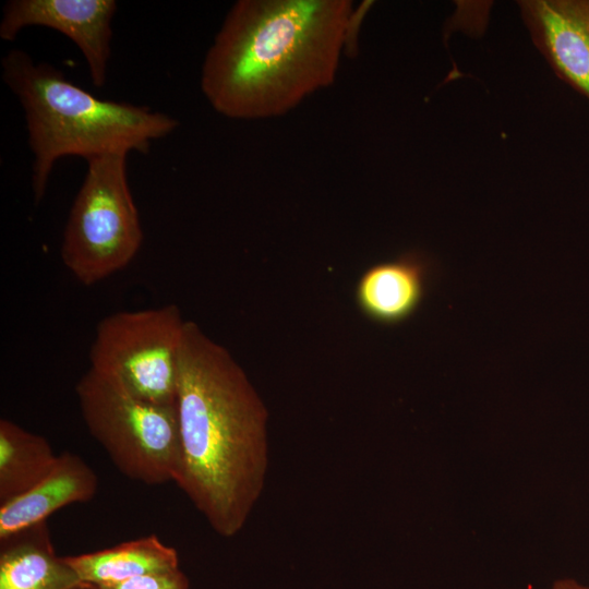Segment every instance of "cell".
Returning a JSON list of instances; mask_svg holds the SVG:
<instances>
[{
	"mask_svg": "<svg viewBox=\"0 0 589 589\" xmlns=\"http://www.w3.org/2000/svg\"><path fill=\"white\" fill-rule=\"evenodd\" d=\"M49 442L9 419L0 420V504L31 490L53 468Z\"/></svg>",
	"mask_w": 589,
	"mask_h": 589,
	"instance_id": "obj_13",
	"label": "cell"
},
{
	"mask_svg": "<svg viewBox=\"0 0 589 589\" xmlns=\"http://www.w3.org/2000/svg\"><path fill=\"white\" fill-rule=\"evenodd\" d=\"M124 153L87 160L84 181L63 231L61 260L73 277L93 286L127 267L143 242Z\"/></svg>",
	"mask_w": 589,
	"mask_h": 589,
	"instance_id": "obj_5",
	"label": "cell"
},
{
	"mask_svg": "<svg viewBox=\"0 0 589 589\" xmlns=\"http://www.w3.org/2000/svg\"><path fill=\"white\" fill-rule=\"evenodd\" d=\"M551 589H589L588 586L581 585L575 579L564 578L556 580Z\"/></svg>",
	"mask_w": 589,
	"mask_h": 589,
	"instance_id": "obj_15",
	"label": "cell"
},
{
	"mask_svg": "<svg viewBox=\"0 0 589 589\" xmlns=\"http://www.w3.org/2000/svg\"><path fill=\"white\" fill-rule=\"evenodd\" d=\"M75 393L89 434L123 476L149 485L176 482L181 459L176 404L141 399L92 369Z\"/></svg>",
	"mask_w": 589,
	"mask_h": 589,
	"instance_id": "obj_4",
	"label": "cell"
},
{
	"mask_svg": "<svg viewBox=\"0 0 589 589\" xmlns=\"http://www.w3.org/2000/svg\"><path fill=\"white\" fill-rule=\"evenodd\" d=\"M97 486L96 473L79 455L59 454L53 468L40 482L0 504V541L46 521L61 507L92 500Z\"/></svg>",
	"mask_w": 589,
	"mask_h": 589,
	"instance_id": "obj_10",
	"label": "cell"
},
{
	"mask_svg": "<svg viewBox=\"0 0 589 589\" xmlns=\"http://www.w3.org/2000/svg\"><path fill=\"white\" fill-rule=\"evenodd\" d=\"M518 3L532 41L556 75L589 100V0Z\"/></svg>",
	"mask_w": 589,
	"mask_h": 589,
	"instance_id": "obj_8",
	"label": "cell"
},
{
	"mask_svg": "<svg viewBox=\"0 0 589 589\" xmlns=\"http://www.w3.org/2000/svg\"><path fill=\"white\" fill-rule=\"evenodd\" d=\"M86 589L179 567L177 551L155 534L80 555L64 556Z\"/></svg>",
	"mask_w": 589,
	"mask_h": 589,
	"instance_id": "obj_12",
	"label": "cell"
},
{
	"mask_svg": "<svg viewBox=\"0 0 589 589\" xmlns=\"http://www.w3.org/2000/svg\"><path fill=\"white\" fill-rule=\"evenodd\" d=\"M115 0H10L3 7L0 38L14 40L28 26L56 29L80 49L92 83L105 85L111 58Z\"/></svg>",
	"mask_w": 589,
	"mask_h": 589,
	"instance_id": "obj_7",
	"label": "cell"
},
{
	"mask_svg": "<svg viewBox=\"0 0 589 589\" xmlns=\"http://www.w3.org/2000/svg\"><path fill=\"white\" fill-rule=\"evenodd\" d=\"M91 589H190V582L178 567L147 573L116 584L94 586Z\"/></svg>",
	"mask_w": 589,
	"mask_h": 589,
	"instance_id": "obj_14",
	"label": "cell"
},
{
	"mask_svg": "<svg viewBox=\"0 0 589 589\" xmlns=\"http://www.w3.org/2000/svg\"><path fill=\"white\" fill-rule=\"evenodd\" d=\"M0 542V589H86L64 556L55 553L47 521Z\"/></svg>",
	"mask_w": 589,
	"mask_h": 589,
	"instance_id": "obj_11",
	"label": "cell"
},
{
	"mask_svg": "<svg viewBox=\"0 0 589 589\" xmlns=\"http://www.w3.org/2000/svg\"><path fill=\"white\" fill-rule=\"evenodd\" d=\"M354 9L350 0H239L201 70L218 113L278 117L334 83Z\"/></svg>",
	"mask_w": 589,
	"mask_h": 589,
	"instance_id": "obj_2",
	"label": "cell"
},
{
	"mask_svg": "<svg viewBox=\"0 0 589 589\" xmlns=\"http://www.w3.org/2000/svg\"><path fill=\"white\" fill-rule=\"evenodd\" d=\"M4 84L20 101L33 153L32 190L35 203L45 195L57 160H86L107 154L148 153L154 141L179 125L173 117L125 101L101 99L67 79L47 62L12 49L1 59Z\"/></svg>",
	"mask_w": 589,
	"mask_h": 589,
	"instance_id": "obj_3",
	"label": "cell"
},
{
	"mask_svg": "<svg viewBox=\"0 0 589 589\" xmlns=\"http://www.w3.org/2000/svg\"><path fill=\"white\" fill-rule=\"evenodd\" d=\"M433 269L432 261L414 251L370 266L356 287L360 311L383 325L408 320L422 303Z\"/></svg>",
	"mask_w": 589,
	"mask_h": 589,
	"instance_id": "obj_9",
	"label": "cell"
},
{
	"mask_svg": "<svg viewBox=\"0 0 589 589\" xmlns=\"http://www.w3.org/2000/svg\"><path fill=\"white\" fill-rule=\"evenodd\" d=\"M176 407L180 469L176 484L224 538L238 534L264 490L268 411L243 369L187 321Z\"/></svg>",
	"mask_w": 589,
	"mask_h": 589,
	"instance_id": "obj_1",
	"label": "cell"
},
{
	"mask_svg": "<svg viewBox=\"0 0 589 589\" xmlns=\"http://www.w3.org/2000/svg\"><path fill=\"white\" fill-rule=\"evenodd\" d=\"M185 323L175 304L110 314L96 327L89 369L141 399L173 405Z\"/></svg>",
	"mask_w": 589,
	"mask_h": 589,
	"instance_id": "obj_6",
	"label": "cell"
}]
</instances>
